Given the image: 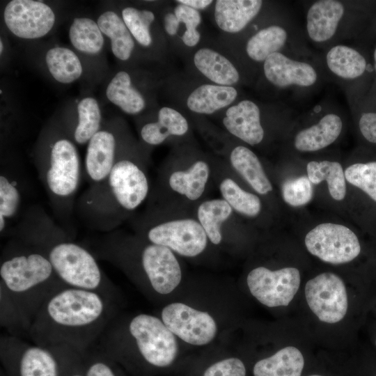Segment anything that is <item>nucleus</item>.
Segmentation results:
<instances>
[{"label":"nucleus","instance_id":"1","mask_svg":"<svg viewBox=\"0 0 376 376\" xmlns=\"http://www.w3.org/2000/svg\"><path fill=\"white\" fill-rule=\"evenodd\" d=\"M68 287L43 251L13 237L1 256V327L28 333L42 304Z\"/></svg>","mask_w":376,"mask_h":376},{"label":"nucleus","instance_id":"2","mask_svg":"<svg viewBox=\"0 0 376 376\" xmlns=\"http://www.w3.org/2000/svg\"><path fill=\"white\" fill-rule=\"evenodd\" d=\"M115 315V302L95 292L68 287L42 304L27 334L35 345H65L84 354Z\"/></svg>","mask_w":376,"mask_h":376},{"label":"nucleus","instance_id":"3","mask_svg":"<svg viewBox=\"0 0 376 376\" xmlns=\"http://www.w3.org/2000/svg\"><path fill=\"white\" fill-rule=\"evenodd\" d=\"M13 236L43 251L69 287L97 292L116 303V289L91 251L73 242L70 233L41 207L26 210Z\"/></svg>","mask_w":376,"mask_h":376},{"label":"nucleus","instance_id":"4","mask_svg":"<svg viewBox=\"0 0 376 376\" xmlns=\"http://www.w3.org/2000/svg\"><path fill=\"white\" fill-rule=\"evenodd\" d=\"M149 183L144 171L129 158L117 156L108 175L91 184L77 200L76 210L95 230L110 233L123 214L136 209L146 198Z\"/></svg>","mask_w":376,"mask_h":376},{"label":"nucleus","instance_id":"5","mask_svg":"<svg viewBox=\"0 0 376 376\" xmlns=\"http://www.w3.org/2000/svg\"><path fill=\"white\" fill-rule=\"evenodd\" d=\"M36 166L54 212L64 228L75 207V197L81 173L75 141L66 136H52L40 146Z\"/></svg>","mask_w":376,"mask_h":376},{"label":"nucleus","instance_id":"6","mask_svg":"<svg viewBox=\"0 0 376 376\" xmlns=\"http://www.w3.org/2000/svg\"><path fill=\"white\" fill-rule=\"evenodd\" d=\"M95 345L134 346L141 359L150 366H170L178 354V343L173 334L156 316L140 313L122 322L110 320Z\"/></svg>","mask_w":376,"mask_h":376},{"label":"nucleus","instance_id":"7","mask_svg":"<svg viewBox=\"0 0 376 376\" xmlns=\"http://www.w3.org/2000/svg\"><path fill=\"white\" fill-rule=\"evenodd\" d=\"M97 260L120 266L125 271L139 267L150 288L159 295L171 292L180 284L182 272L172 251L164 246L149 243L135 253L134 260L120 253L94 246L91 250Z\"/></svg>","mask_w":376,"mask_h":376},{"label":"nucleus","instance_id":"8","mask_svg":"<svg viewBox=\"0 0 376 376\" xmlns=\"http://www.w3.org/2000/svg\"><path fill=\"white\" fill-rule=\"evenodd\" d=\"M63 350L31 345L13 334L0 337L1 360L11 376H60Z\"/></svg>","mask_w":376,"mask_h":376},{"label":"nucleus","instance_id":"9","mask_svg":"<svg viewBox=\"0 0 376 376\" xmlns=\"http://www.w3.org/2000/svg\"><path fill=\"white\" fill-rule=\"evenodd\" d=\"M305 245L313 256L335 265L352 261L361 251L359 241L352 230L331 223L319 224L310 230Z\"/></svg>","mask_w":376,"mask_h":376},{"label":"nucleus","instance_id":"10","mask_svg":"<svg viewBox=\"0 0 376 376\" xmlns=\"http://www.w3.org/2000/svg\"><path fill=\"white\" fill-rule=\"evenodd\" d=\"M300 274L295 267L272 271L265 267L252 269L246 282L251 295L268 307L288 306L300 285Z\"/></svg>","mask_w":376,"mask_h":376},{"label":"nucleus","instance_id":"11","mask_svg":"<svg viewBox=\"0 0 376 376\" xmlns=\"http://www.w3.org/2000/svg\"><path fill=\"white\" fill-rule=\"evenodd\" d=\"M305 296L311 310L322 322H338L347 313L345 286L335 274L324 272L310 279L305 286Z\"/></svg>","mask_w":376,"mask_h":376},{"label":"nucleus","instance_id":"12","mask_svg":"<svg viewBox=\"0 0 376 376\" xmlns=\"http://www.w3.org/2000/svg\"><path fill=\"white\" fill-rule=\"evenodd\" d=\"M149 242L162 245L186 257H195L205 249L207 237L198 221L177 219L152 226L146 232Z\"/></svg>","mask_w":376,"mask_h":376},{"label":"nucleus","instance_id":"13","mask_svg":"<svg viewBox=\"0 0 376 376\" xmlns=\"http://www.w3.org/2000/svg\"><path fill=\"white\" fill-rule=\"evenodd\" d=\"M161 318L173 334L191 345H206L217 334L216 322L208 313L183 303L175 302L166 306L162 311Z\"/></svg>","mask_w":376,"mask_h":376},{"label":"nucleus","instance_id":"14","mask_svg":"<svg viewBox=\"0 0 376 376\" xmlns=\"http://www.w3.org/2000/svg\"><path fill=\"white\" fill-rule=\"evenodd\" d=\"M8 29L16 36L36 39L45 36L54 26L55 15L45 3L33 0H13L3 12Z\"/></svg>","mask_w":376,"mask_h":376},{"label":"nucleus","instance_id":"15","mask_svg":"<svg viewBox=\"0 0 376 376\" xmlns=\"http://www.w3.org/2000/svg\"><path fill=\"white\" fill-rule=\"evenodd\" d=\"M84 172L89 184L103 180L110 173L118 156L115 134L100 130L87 143Z\"/></svg>","mask_w":376,"mask_h":376},{"label":"nucleus","instance_id":"16","mask_svg":"<svg viewBox=\"0 0 376 376\" xmlns=\"http://www.w3.org/2000/svg\"><path fill=\"white\" fill-rule=\"evenodd\" d=\"M263 67L268 81L279 87L293 84L309 86L317 80V73L311 65L293 61L279 52L269 55Z\"/></svg>","mask_w":376,"mask_h":376},{"label":"nucleus","instance_id":"17","mask_svg":"<svg viewBox=\"0 0 376 376\" xmlns=\"http://www.w3.org/2000/svg\"><path fill=\"white\" fill-rule=\"evenodd\" d=\"M223 123L230 134L251 146L258 144L263 139L260 109L251 100H242L229 107Z\"/></svg>","mask_w":376,"mask_h":376},{"label":"nucleus","instance_id":"18","mask_svg":"<svg viewBox=\"0 0 376 376\" xmlns=\"http://www.w3.org/2000/svg\"><path fill=\"white\" fill-rule=\"evenodd\" d=\"M260 0H217L215 22L222 31L235 33L242 31L259 13Z\"/></svg>","mask_w":376,"mask_h":376},{"label":"nucleus","instance_id":"19","mask_svg":"<svg viewBox=\"0 0 376 376\" xmlns=\"http://www.w3.org/2000/svg\"><path fill=\"white\" fill-rule=\"evenodd\" d=\"M344 13L343 4L334 0L315 2L309 8L306 17L307 31L315 42H324L335 33Z\"/></svg>","mask_w":376,"mask_h":376},{"label":"nucleus","instance_id":"20","mask_svg":"<svg viewBox=\"0 0 376 376\" xmlns=\"http://www.w3.org/2000/svg\"><path fill=\"white\" fill-rule=\"evenodd\" d=\"M24 182L17 170L1 166L0 173V232L8 233L10 223L19 214Z\"/></svg>","mask_w":376,"mask_h":376},{"label":"nucleus","instance_id":"21","mask_svg":"<svg viewBox=\"0 0 376 376\" xmlns=\"http://www.w3.org/2000/svg\"><path fill=\"white\" fill-rule=\"evenodd\" d=\"M342 127V120L338 116L327 114L318 124L298 132L295 138V147L302 152L324 148L339 136Z\"/></svg>","mask_w":376,"mask_h":376},{"label":"nucleus","instance_id":"22","mask_svg":"<svg viewBox=\"0 0 376 376\" xmlns=\"http://www.w3.org/2000/svg\"><path fill=\"white\" fill-rule=\"evenodd\" d=\"M196 68L217 85L230 86L239 81L240 75L233 64L219 52L209 48L199 49L194 56Z\"/></svg>","mask_w":376,"mask_h":376},{"label":"nucleus","instance_id":"23","mask_svg":"<svg viewBox=\"0 0 376 376\" xmlns=\"http://www.w3.org/2000/svg\"><path fill=\"white\" fill-rule=\"evenodd\" d=\"M237 90L232 86L203 84L194 89L187 100V105L197 113L212 114L230 105L236 99Z\"/></svg>","mask_w":376,"mask_h":376},{"label":"nucleus","instance_id":"24","mask_svg":"<svg viewBox=\"0 0 376 376\" xmlns=\"http://www.w3.org/2000/svg\"><path fill=\"white\" fill-rule=\"evenodd\" d=\"M188 129V123L180 112L164 107L158 112L157 121L145 124L140 134L146 143L156 146L162 143L169 136L184 135Z\"/></svg>","mask_w":376,"mask_h":376},{"label":"nucleus","instance_id":"25","mask_svg":"<svg viewBox=\"0 0 376 376\" xmlns=\"http://www.w3.org/2000/svg\"><path fill=\"white\" fill-rule=\"evenodd\" d=\"M230 161L234 169L257 193L266 194L272 190L259 159L250 149L242 146L235 147L230 153Z\"/></svg>","mask_w":376,"mask_h":376},{"label":"nucleus","instance_id":"26","mask_svg":"<svg viewBox=\"0 0 376 376\" xmlns=\"http://www.w3.org/2000/svg\"><path fill=\"white\" fill-rule=\"evenodd\" d=\"M304 359L292 346L285 347L272 356L258 361L253 367L254 376H301Z\"/></svg>","mask_w":376,"mask_h":376},{"label":"nucleus","instance_id":"27","mask_svg":"<svg viewBox=\"0 0 376 376\" xmlns=\"http://www.w3.org/2000/svg\"><path fill=\"white\" fill-rule=\"evenodd\" d=\"M97 23L102 33L110 38L113 55L120 60H127L134 42L123 19L115 12L106 11L99 16Z\"/></svg>","mask_w":376,"mask_h":376},{"label":"nucleus","instance_id":"28","mask_svg":"<svg viewBox=\"0 0 376 376\" xmlns=\"http://www.w3.org/2000/svg\"><path fill=\"white\" fill-rule=\"evenodd\" d=\"M106 95L111 102L128 114L140 113L146 105L143 96L132 86L130 76L125 71L114 75L107 87Z\"/></svg>","mask_w":376,"mask_h":376},{"label":"nucleus","instance_id":"29","mask_svg":"<svg viewBox=\"0 0 376 376\" xmlns=\"http://www.w3.org/2000/svg\"><path fill=\"white\" fill-rule=\"evenodd\" d=\"M210 175V168L204 161H197L186 171L173 172L169 185L175 192L190 201L198 200L203 194Z\"/></svg>","mask_w":376,"mask_h":376},{"label":"nucleus","instance_id":"30","mask_svg":"<svg viewBox=\"0 0 376 376\" xmlns=\"http://www.w3.org/2000/svg\"><path fill=\"white\" fill-rule=\"evenodd\" d=\"M45 61L52 76L60 83H72L82 74V65L79 57L68 48L56 47L49 49Z\"/></svg>","mask_w":376,"mask_h":376},{"label":"nucleus","instance_id":"31","mask_svg":"<svg viewBox=\"0 0 376 376\" xmlns=\"http://www.w3.org/2000/svg\"><path fill=\"white\" fill-rule=\"evenodd\" d=\"M308 178L313 184L326 180L331 196L336 200H343L346 194L345 173L340 163L324 160L311 161L306 166Z\"/></svg>","mask_w":376,"mask_h":376},{"label":"nucleus","instance_id":"32","mask_svg":"<svg viewBox=\"0 0 376 376\" xmlns=\"http://www.w3.org/2000/svg\"><path fill=\"white\" fill-rule=\"evenodd\" d=\"M232 210L230 205L220 198L205 201L198 206V222L212 244H219L221 242V226L230 216Z\"/></svg>","mask_w":376,"mask_h":376},{"label":"nucleus","instance_id":"33","mask_svg":"<svg viewBox=\"0 0 376 376\" xmlns=\"http://www.w3.org/2000/svg\"><path fill=\"white\" fill-rule=\"evenodd\" d=\"M329 68L344 79H355L363 75L366 68L364 57L353 48L345 45L332 47L327 54Z\"/></svg>","mask_w":376,"mask_h":376},{"label":"nucleus","instance_id":"34","mask_svg":"<svg viewBox=\"0 0 376 376\" xmlns=\"http://www.w3.org/2000/svg\"><path fill=\"white\" fill-rule=\"evenodd\" d=\"M287 33L277 25H272L258 31L248 40L246 51L256 61H265L273 53L278 52L285 45Z\"/></svg>","mask_w":376,"mask_h":376},{"label":"nucleus","instance_id":"35","mask_svg":"<svg viewBox=\"0 0 376 376\" xmlns=\"http://www.w3.org/2000/svg\"><path fill=\"white\" fill-rule=\"evenodd\" d=\"M97 23L88 17L75 18L69 30V38L77 50L95 54L104 45V38Z\"/></svg>","mask_w":376,"mask_h":376},{"label":"nucleus","instance_id":"36","mask_svg":"<svg viewBox=\"0 0 376 376\" xmlns=\"http://www.w3.org/2000/svg\"><path fill=\"white\" fill-rule=\"evenodd\" d=\"M102 114L97 100L93 97L82 99L77 105V120L72 131L75 143L84 145L101 127Z\"/></svg>","mask_w":376,"mask_h":376},{"label":"nucleus","instance_id":"37","mask_svg":"<svg viewBox=\"0 0 376 376\" xmlns=\"http://www.w3.org/2000/svg\"><path fill=\"white\" fill-rule=\"evenodd\" d=\"M219 189L223 199L236 212L249 217H255L260 213V198L242 189L233 180L228 178L223 180Z\"/></svg>","mask_w":376,"mask_h":376},{"label":"nucleus","instance_id":"38","mask_svg":"<svg viewBox=\"0 0 376 376\" xmlns=\"http://www.w3.org/2000/svg\"><path fill=\"white\" fill-rule=\"evenodd\" d=\"M122 19L132 37L140 45L144 47L151 45L152 40L150 27L155 20V15L152 11L126 7L122 10Z\"/></svg>","mask_w":376,"mask_h":376},{"label":"nucleus","instance_id":"39","mask_svg":"<svg viewBox=\"0 0 376 376\" xmlns=\"http://www.w3.org/2000/svg\"><path fill=\"white\" fill-rule=\"evenodd\" d=\"M345 177L376 201V162L354 164L345 169Z\"/></svg>","mask_w":376,"mask_h":376},{"label":"nucleus","instance_id":"40","mask_svg":"<svg viewBox=\"0 0 376 376\" xmlns=\"http://www.w3.org/2000/svg\"><path fill=\"white\" fill-rule=\"evenodd\" d=\"M283 200L290 205L299 207L307 204L313 197V186L308 176L285 180L281 187Z\"/></svg>","mask_w":376,"mask_h":376},{"label":"nucleus","instance_id":"41","mask_svg":"<svg viewBox=\"0 0 376 376\" xmlns=\"http://www.w3.org/2000/svg\"><path fill=\"white\" fill-rule=\"evenodd\" d=\"M86 376H120L111 359L99 349L82 354Z\"/></svg>","mask_w":376,"mask_h":376},{"label":"nucleus","instance_id":"42","mask_svg":"<svg viewBox=\"0 0 376 376\" xmlns=\"http://www.w3.org/2000/svg\"><path fill=\"white\" fill-rule=\"evenodd\" d=\"M174 14L180 23L185 25L186 30L182 34V40L188 47L196 46L201 38L197 27L201 22V16L198 10L182 4H178L174 9Z\"/></svg>","mask_w":376,"mask_h":376},{"label":"nucleus","instance_id":"43","mask_svg":"<svg viewBox=\"0 0 376 376\" xmlns=\"http://www.w3.org/2000/svg\"><path fill=\"white\" fill-rule=\"evenodd\" d=\"M203 376H246V368L240 359L230 357L209 366Z\"/></svg>","mask_w":376,"mask_h":376},{"label":"nucleus","instance_id":"44","mask_svg":"<svg viewBox=\"0 0 376 376\" xmlns=\"http://www.w3.org/2000/svg\"><path fill=\"white\" fill-rule=\"evenodd\" d=\"M60 376H86L82 354L65 346Z\"/></svg>","mask_w":376,"mask_h":376},{"label":"nucleus","instance_id":"45","mask_svg":"<svg viewBox=\"0 0 376 376\" xmlns=\"http://www.w3.org/2000/svg\"><path fill=\"white\" fill-rule=\"evenodd\" d=\"M359 129L366 139L376 143V113H363L359 120Z\"/></svg>","mask_w":376,"mask_h":376},{"label":"nucleus","instance_id":"46","mask_svg":"<svg viewBox=\"0 0 376 376\" xmlns=\"http://www.w3.org/2000/svg\"><path fill=\"white\" fill-rule=\"evenodd\" d=\"M180 23L174 13H168L164 17V27L169 36H173L177 33Z\"/></svg>","mask_w":376,"mask_h":376},{"label":"nucleus","instance_id":"47","mask_svg":"<svg viewBox=\"0 0 376 376\" xmlns=\"http://www.w3.org/2000/svg\"><path fill=\"white\" fill-rule=\"evenodd\" d=\"M180 4L185 5L197 10L205 9L210 6L213 1L211 0H178Z\"/></svg>","mask_w":376,"mask_h":376},{"label":"nucleus","instance_id":"48","mask_svg":"<svg viewBox=\"0 0 376 376\" xmlns=\"http://www.w3.org/2000/svg\"><path fill=\"white\" fill-rule=\"evenodd\" d=\"M3 45L2 40H0V53H1V54L3 52Z\"/></svg>","mask_w":376,"mask_h":376},{"label":"nucleus","instance_id":"49","mask_svg":"<svg viewBox=\"0 0 376 376\" xmlns=\"http://www.w3.org/2000/svg\"><path fill=\"white\" fill-rule=\"evenodd\" d=\"M374 59H375V69H376V49H375V50L374 52Z\"/></svg>","mask_w":376,"mask_h":376},{"label":"nucleus","instance_id":"50","mask_svg":"<svg viewBox=\"0 0 376 376\" xmlns=\"http://www.w3.org/2000/svg\"><path fill=\"white\" fill-rule=\"evenodd\" d=\"M309 376H321V375H309Z\"/></svg>","mask_w":376,"mask_h":376},{"label":"nucleus","instance_id":"51","mask_svg":"<svg viewBox=\"0 0 376 376\" xmlns=\"http://www.w3.org/2000/svg\"><path fill=\"white\" fill-rule=\"evenodd\" d=\"M375 344H376V341H375Z\"/></svg>","mask_w":376,"mask_h":376},{"label":"nucleus","instance_id":"52","mask_svg":"<svg viewBox=\"0 0 376 376\" xmlns=\"http://www.w3.org/2000/svg\"><path fill=\"white\" fill-rule=\"evenodd\" d=\"M376 376V375H375Z\"/></svg>","mask_w":376,"mask_h":376}]
</instances>
